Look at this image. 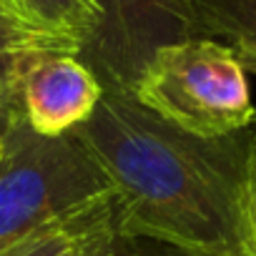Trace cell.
I'll use <instances>...</instances> for the list:
<instances>
[{"label":"cell","mask_w":256,"mask_h":256,"mask_svg":"<svg viewBox=\"0 0 256 256\" xmlns=\"http://www.w3.org/2000/svg\"><path fill=\"white\" fill-rule=\"evenodd\" d=\"M201 36L256 50V0H191Z\"/></svg>","instance_id":"cell-9"},{"label":"cell","mask_w":256,"mask_h":256,"mask_svg":"<svg viewBox=\"0 0 256 256\" xmlns=\"http://www.w3.org/2000/svg\"><path fill=\"white\" fill-rule=\"evenodd\" d=\"M73 136L108 184L120 241L148 238L184 256H256L241 134L188 136L131 90L103 86Z\"/></svg>","instance_id":"cell-1"},{"label":"cell","mask_w":256,"mask_h":256,"mask_svg":"<svg viewBox=\"0 0 256 256\" xmlns=\"http://www.w3.org/2000/svg\"><path fill=\"white\" fill-rule=\"evenodd\" d=\"M0 3L8 6L10 10H16V13H20V16H23V10H20V6H18V0H0Z\"/></svg>","instance_id":"cell-13"},{"label":"cell","mask_w":256,"mask_h":256,"mask_svg":"<svg viewBox=\"0 0 256 256\" xmlns=\"http://www.w3.org/2000/svg\"><path fill=\"white\" fill-rule=\"evenodd\" d=\"M241 146H244V174H246V201H248V216H251V231L256 241V118L246 131H241Z\"/></svg>","instance_id":"cell-10"},{"label":"cell","mask_w":256,"mask_h":256,"mask_svg":"<svg viewBox=\"0 0 256 256\" xmlns=\"http://www.w3.org/2000/svg\"><path fill=\"white\" fill-rule=\"evenodd\" d=\"M234 48H236V46H234ZM236 53H238V58H241L246 73H256V50H251V48H236Z\"/></svg>","instance_id":"cell-12"},{"label":"cell","mask_w":256,"mask_h":256,"mask_svg":"<svg viewBox=\"0 0 256 256\" xmlns=\"http://www.w3.org/2000/svg\"><path fill=\"white\" fill-rule=\"evenodd\" d=\"M28 20L73 43L80 53L96 40L103 26L98 0H18Z\"/></svg>","instance_id":"cell-8"},{"label":"cell","mask_w":256,"mask_h":256,"mask_svg":"<svg viewBox=\"0 0 256 256\" xmlns=\"http://www.w3.org/2000/svg\"><path fill=\"white\" fill-rule=\"evenodd\" d=\"M131 93L168 126L204 141L238 136L256 118L236 48L208 36L158 48Z\"/></svg>","instance_id":"cell-2"},{"label":"cell","mask_w":256,"mask_h":256,"mask_svg":"<svg viewBox=\"0 0 256 256\" xmlns=\"http://www.w3.org/2000/svg\"><path fill=\"white\" fill-rule=\"evenodd\" d=\"M110 194L46 224L0 256H100L118 244Z\"/></svg>","instance_id":"cell-6"},{"label":"cell","mask_w":256,"mask_h":256,"mask_svg":"<svg viewBox=\"0 0 256 256\" xmlns=\"http://www.w3.org/2000/svg\"><path fill=\"white\" fill-rule=\"evenodd\" d=\"M46 53H76L80 50L36 26L26 16L0 3V106L20 113V83L28 68Z\"/></svg>","instance_id":"cell-7"},{"label":"cell","mask_w":256,"mask_h":256,"mask_svg":"<svg viewBox=\"0 0 256 256\" xmlns=\"http://www.w3.org/2000/svg\"><path fill=\"white\" fill-rule=\"evenodd\" d=\"M103 194L108 184L73 134L43 138L20 120L0 161V254Z\"/></svg>","instance_id":"cell-3"},{"label":"cell","mask_w":256,"mask_h":256,"mask_svg":"<svg viewBox=\"0 0 256 256\" xmlns=\"http://www.w3.org/2000/svg\"><path fill=\"white\" fill-rule=\"evenodd\" d=\"M100 256H116V248H110V251H106V254H100Z\"/></svg>","instance_id":"cell-14"},{"label":"cell","mask_w":256,"mask_h":256,"mask_svg":"<svg viewBox=\"0 0 256 256\" xmlns=\"http://www.w3.org/2000/svg\"><path fill=\"white\" fill-rule=\"evenodd\" d=\"M103 98V83L76 53L40 56L20 83V116L36 136L60 138L83 126Z\"/></svg>","instance_id":"cell-5"},{"label":"cell","mask_w":256,"mask_h":256,"mask_svg":"<svg viewBox=\"0 0 256 256\" xmlns=\"http://www.w3.org/2000/svg\"><path fill=\"white\" fill-rule=\"evenodd\" d=\"M23 120V116L16 110V108H8V106H0V138H8L13 134V128Z\"/></svg>","instance_id":"cell-11"},{"label":"cell","mask_w":256,"mask_h":256,"mask_svg":"<svg viewBox=\"0 0 256 256\" xmlns=\"http://www.w3.org/2000/svg\"><path fill=\"white\" fill-rule=\"evenodd\" d=\"M103 26L80 53L103 86L131 90L151 56L186 38H198L191 0H98Z\"/></svg>","instance_id":"cell-4"}]
</instances>
